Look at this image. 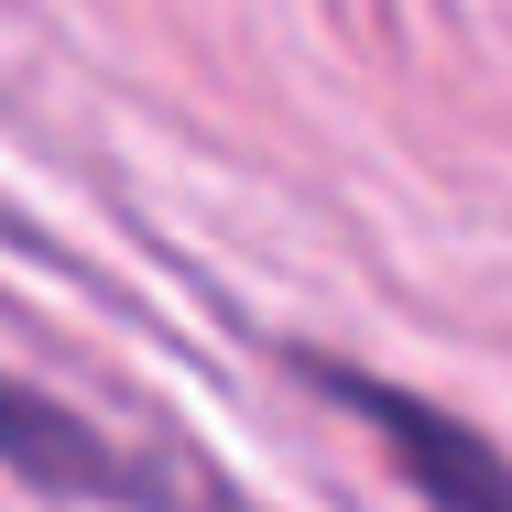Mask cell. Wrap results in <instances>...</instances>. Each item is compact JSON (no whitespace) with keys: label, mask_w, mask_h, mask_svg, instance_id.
Returning a JSON list of instances; mask_svg holds the SVG:
<instances>
[{"label":"cell","mask_w":512,"mask_h":512,"mask_svg":"<svg viewBox=\"0 0 512 512\" xmlns=\"http://www.w3.org/2000/svg\"><path fill=\"white\" fill-rule=\"evenodd\" d=\"M327 393L371 414V436L393 447V469H404L436 512H512V458L480 436V425L414 404V393H393V382H360V371H327Z\"/></svg>","instance_id":"cell-1"},{"label":"cell","mask_w":512,"mask_h":512,"mask_svg":"<svg viewBox=\"0 0 512 512\" xmlns=\"http://www.w3.org/2000/svg\"><path fill=\"white\" fill-rule=\"evenodd\" d=\"M0 469L22 491H66V502H164V469L120 458L77 404H55L11 371H0Z\"/></svg>","instance_id":"cell-2"}]
</instances>
